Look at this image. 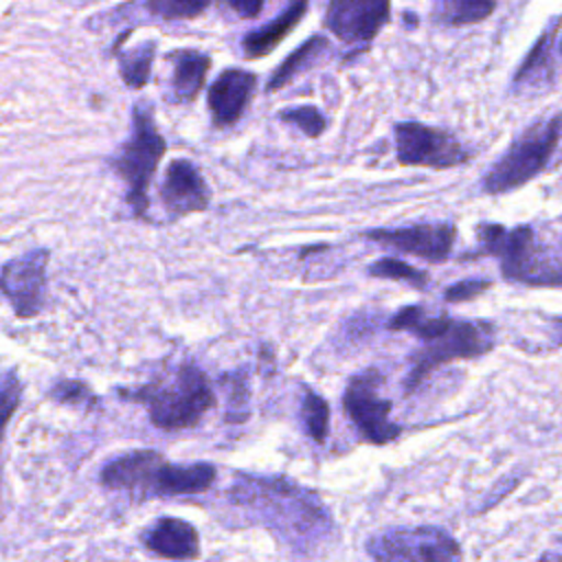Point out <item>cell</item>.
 Wrapping results in <instances>:
<instances>
[{
	"instance_id": "cell-26",
	"label": "cell",
	"mask_w": 562,
	"mask_h": 562,
	"mask_svg": "<svg viewBox=\"0 0 562 562\" xmlns=\"http://www.w3.org/2000/svg\"><path fill=\"white\" fill-rule=\"evenodd\" d=\"M279 119L292 123L294 127H299V130H301L305 136H310V138H318V136L325 132V127H327L325 116H323L321 110L314 108V105L285 108V110L279 112Z\"/></svg>"
},
{
	"instance_id": "cell-29",
	"label": "cell",
	"mask_w": 562,
	"mask_h": 562,
	"mask_svg": "<svg viewBox=\"0 0 562 562\" xmlns=\"http://www.w3.org/2000/svg\"><path fill=\"white\" fill-rule=\"evenodd\" d=\"M490 285H492L490 279H463V281H457L454 285L446 288V290H443V299H446L448 303L472 301V299H476L479 294H483Z\"/></svg>"
},
{
	"instance_id": "cell-10",
	"label": "cell",
	"mask_w": 562,
	"mask_h": 562,
	"mask_svg": "<svg viewBox=\"0 0 562 562\" xmlns=\"http://www.w3.org/2000/svg\"><path fill=\"white\" fill-rule=\"evenodd\" d=\"M48 257L46 248H33L9 259L0 270V292L20 318L35 316L44 305Z\"/></svg>"
},
{
	"instance_id": "cell-25",
	"label": "cell",
	"mask_w": 562,
	"mask_h": 562,
	"mask_svg": "<svg viewBox=\"0 0 562 562\" xmlns=\"http://www.w3.org/2000/svg\"><path fill=\"white\" fill-rule=\"evenodd\" d=\"M22 397V380L18 369H4L0 371V441L4 435V428L15 413Z\"/></svg>"
},
{
	"instance_id": "cell-33",
	"label": "cell",
	"mask_w": 562,
	"mask_h": 562,
	"mask_svg": "<svg viewBox=\"0 0 562 562\" xmlns=\"http://www.w3.org/2000/svg\"><path fill=\"white\" fill-rule=\"evenodd\" d=\"M560 53H562V37H560Z\"/></svg>"
},
{
	"instance_id": "cell-8",
	"label": "cell",
	"mask_w": 562,
	"mask_h": 562,
	"mask_svg": "<svg viewBox=\"0 0 562 562\" xmlns=\"http://www.w3.org/2000/svg\"><path fill=\"white\" fill-rule=\"evenodd\" d=\"M384 378L378 369L356 373L345 389L342 406L358 432L375 446H384L402 435V426L391 422L393 402L382 397L380 386Z\"/></svg>"
},
{
	"instance_id": "cell-11",
	"label": "cell",
	"mask_w": 562,
	"mask_h": 562,
	"mask_svg": "<svg viewBox=\"0 0 562 562\" xmlns=\"http://www.w3.org/2000/svg\"><path fill=\"white\" fill-rule=\"evenodd\" d=\"M362 237L386 248H395L419 259L441 263L452 252L457 226L452 222H422L400 228H371Z\"/></svg>"
},
{
	"instance_id": "cell-3",
	"label": "cell",
	"mask_w": 562,
	"mask_h": 562,
	"mask_svg": "<svg viewBox=\"0 0 562 562\" xmlns=\"http://www.w3.org/2000/svg\"><path fill=\"white\" fill-rule=\"evenodd\" d=\"M136 397L145 404L151 424L162 430L191 428L215 404L209 378L193 362H182L171 373L145 384Z\"/></svg>"
},
{
	"instance_id": "cell-27",
	"label": "cell",
	"mask_w": 562,
	"mask_h": 562,
	"mask_svg": "<svg viewBox=\"0 0 562 562\" xmlns=\"http://www.w3.org/2000/svg\"><path fill=\"white\" fill-rule=\"evenodd\" d=\"M209 7V2H198V0H151L145 4L147 11H151L154 15H160L165 20H184V18H195L200 15L204 9Z\"/></svg>"
},
{
	"instance_id": "cell-6",
	"label": "cell",
	"mask_w": 562,
	"mask_h": 562,
	"mask_svg": "<svg viewBox=\"0 0 562 562\" xmlns=\"http://www.w3.org/2000/svg\"><path fill=\"white\" fill-rule=\"evenodd\" d=\"M494 342L496 329L492 323L459 321L448 316L446 325L428 340H422V347L415 349V353L411 356V371L404 380V393H413L430 371L439 369L446 362L490 353Z\"/></svg>"
},
{
	"instance_id": "cell-17",
	"label": "cell",
	"mask_w": 562,
	"mask_h": 562,
	"mask_svg": "<svg viewBox=\"0 0 562 562\" xmlns=\"http://www.w3.org/2000/svg\"><path fill=\"white\" fill-rule=\"evenodd\" d=\"M171 64V97L178 103L193 101L211 68V57L195 48H178L167 55Z\"/></svg>"
},
{
	"instance_id": "cell-32",
	"label": "cell",
	"mask_w": 562,
	"mask_h": 562,
	"mask_svg": "<svg viewBox=\"0 0 562 562\" xmlns=\"http://www.w3.org/2000/svg\"><path fill=\"white\" fill-rule=\"evenodd\" d=\"M538 562H562V555L560 553H553V551H544Z\"/></svg>"
},
{
	"instance_id": "cell-9",
	"label": "cell",
	"mask_w": 562,
	"mask_h": 562,
	"mask_svg": "<svg viewBox=\"0 0 562 562\" xmlns=\"http://www.w3.org/2000/svg\"><path fill=\"white\" fill-rule=\"evenodd\" d=\"M395 154L400 165L452 169L470 160L468 149L446 130L419 121H400L393 127Z\"/></svg>"
},
{
	"instance_id": "cell-23",
	"label": "cell",
	"mask_w": 562,
	"mask_h": 562,
	"mask_svg": "<svg viewBox=\"0 0 562 562\" xmlns=\"http://www.w3.org/2000/svg\"><path fill=\"white\" fill-rule=\"evenodd\" d=\"M299 415L310 439L316 443H325L329 435V404L310 386H305L301 393Z\"/></svg>"
},
{
	"instance_id": "cell-7",
	"label": "cell",
	"mask_w": 562,
	"mask_h": 562,
	"mask_svg": "<svg viewBox=\"0 0 562 562\" xmlns=\"http://www.w3.org/2000/svg\"><path fill=\"white\" fill-rule=\"evenodd\" d=\"M375 562H461V544L441 527H395L375 533L364 544Z\"/></svg>"
},
{
	"instance_id": "cell-4",
	"label": "cell",
	"mask_w": 562,
	"mask_h": 562,
	"mask_svg": "<svg viewBox=\"0 0 562 562\" xmlns=\"http://www.w3.org/2000/svg\"><path fill=\"white\" fill-rule=\"evenodd\" d=\"M562 143V112L533 121L485 171L481 189L490 195L509 193L549 169Z\"/></svg>"
},
{
	"instance_id": "cell-5",
	"label": "cell",
	"mask_w": 562,
	"mask_h": 562,
	"mask_svg": "<svg viewBox=\"0 0 562 562\" xmlns=\"http://www.w3.org/2000/svg\"><path fill=\"white\" fill-rule=\"evenodd\" d=\"M165 149L167 143L158 132L151 112L145 108V103H136L132 110V132L127 140L116 149V154H112L110 165L127 184L125 202L138 217L147 213V189L160 158L165 156Z\"/></svg>"
},
{
	"instance_id": "cell-12",
	"label": "cell",
	"mask_w": 562,
	"mask_h": 562,
	"mask_svg": "<svg viewBox=\"0 0 562 562\" xmlns=\"http://www.w3.org/2000/svg\"><path fill=\"white\" fill-rule=\"evenodd\" d=\"M389 2H329L323 24L347 44H367L389 22Z\"/></svg>"
},
{
	"instance_id": "cell-13",
	"label": "cell",
	"mask_w": 562,
	"mask_h": 562,
	"mask_svg": "<svg viewBox=\"0 0 562 562\" xmlns=\"http://www.w3.org/2000/svg\"><path fill=\"white\" fill-rule=\"evenodd\" d=\"M160 200L171 217H182L204 211L211 202V191L193 162L187 158H176L165 171Z\"/></svg>"
},
{
	"instance_id": "cell-14",
	"label": "cell",
	"mask_w": 562,
	"mask_h": 562,
	"mask_svg": "<svg viewBox=\"0 0 562 562\" xmlns=\"http://www.w3.org/2000/svg\"><path fill=\"white\" fill-rule=\"evenodd\" d=\"M257 86V77L244 68H226L211 83L206 103L217 127H228L239 121L244 114L252 92Z\"/></svg>"
},
{
	"instance_id": "cell-16",
	"label": "cell",
	"mask_w": 562,
	"mask_h": 562,
	"mask_svg": "<svg viewBox=\"0 0 562 562\" xmlns=\"http://www.w3.org/2000/svg\"><path fill=\"white\" fill-rule=\"evenodd\" d=\"M149 551L169 560H195L200 555V536L195 527L182 518L165 516L145 533Z\"/></svg>"
},
{
	"instance_id": "cell-21",
	"label": "cell",
	"mask_w": 562,
	"mask_h": 562,
	"mask_svg": "<svg viewBox=\"0 0 562 562\" xmlns=\"http://www.w3.org/2000/svg\"><path fill=\"white\" fill-rule=\"evenodd\" d=\"M154 50H156V42L147 40V42H143L134 48H123V50L116 53L121 79L130 88H143L149 81Z\"/></svg>"
},
{
	"instance_id": "cell-22",
	"label": "cell",
	"mask_w": 562,
	"mask_h": 562,
	"mask_svg": "<svg viewBox=\"0 0 562 562\" xmlns=\"http://www.w3.org/2000/svg\"><path fill=\"white\" fill-rule=\"evenodd\" d=\"M494 9L487 0H446L435 7V18L446 26H465L485 20Z\"/></svg>"
},
{
	"instance_id": "cell-19",
	"label": "cell",
	"mask_w": 562,
	"mask_h": 562,
	"mask_svg": "<svg viewBox=\"0 0 562 562\" xmlns=\"http://www.w3.org/2000/svg\"><path fill=\"white\" fill-rule=\"evenodd\" d=\"M560 20L551 22V26L538 37V42L527 53L525 61L514 75V88L516 90H536L538 86H547L553 79V59H551V46L558 33Z\"/></svg>"
},
{
	"instance_id": "cell-31",
	"label": "cell",
	"mask_w": 562,
	"mask_h": 562,
	"mask_svg": "<svg viewBox=\"0 0 562 562\" xmlns=\"http://www.w3.org/2000/svg\"><path fill=\"white\" fill-rule=\"evenodd\" d=\"M549 325H551L553 342L562 347V316H553V318H549Z\"/></svg>"
},
{
	"instance_id": "cell-2",
	"label": "cell",
	"mask_w": 562,
	"mask_h": 562,
	"mask_svg": "<svg viewBox=\"0 0 562 562\" xmlns=\"http://www.w3.org/2000/svg\"><path fill=\"white\" fill-rule=\"evenodd\" d=\"M479 255L496 257L501 274L507 281L533 288H562L560 255L538 239L527 224L507 228L503 224H479Z\"/></svg>"
},
{
	"instance_id": "cell-1",
	"label": "cell",
	"mask_w": 562,
	"mask_h": 562,
	"mask_svg": "<svg viewBox=\"0 0 562 562\" xmlns=\"http://www.w3.org/2000/svg\"><path fill=\"white\" fill-rule=\"evenodd\" d=\"M228 496L296 551L316 549L334 533V518L321 496L288 476L237 474Z\"/></svg>"
},
{
	"instance_id": "cell-30",
	"label": "cell",
	"mask_w": 562,
	"mask_h": 562,
	"mask_svg": "<svg viewBox=\"0 0 562 562\" xmlns=\"http://www.w3.org/2000/svg\"><path fill=\"white\" fill-rule=\"evenodd\" d=\"M228 7L233 9V11H237V13H241L244 18H255L261 9H263V2H228Z\"/></svg>"
},
{
	"instance_id": "cell-28",
	"label": "cell",
	"mask_w": 562,
	"mask_h": 562,
	"mask_svg": "<svg viewBox=\"0 0 562 562\" xmlns=\"http://www.w3.org/2000/svg\"><path fill=\"white\" fill-rule=\"evenodd\" d=\"M50 395L59 402H70V404H83V406H92L97 400L92 395V391L79 382V380H59L53 389Z\"/></svg>"
},
{
	"instance_id": "cell-24",
	"label": "cell",
	"mask_w": 562,
	"mask_h": 562,
	"mask_svg": "<svg viewBox=\"0 0 562 562\" xmlns=\"http://www.w3.org/2000/svg\"><path fill=\"white\" fill-rule=\"evenodd\" d=\"M369 277L375 279H395V281H406L408 285L417 288V290H426L428 288V274L402 259L395 257H382L378 261H373L367 268Z\"/></svg>"
},
{
	"instance_id": "cell-34",
	"label": "cell",
	"mask_w": 562,
	"mask_h": 562,
	"mask_svg": "<svg viewBox=\"0 0 562 562\" xmlns=\"http://www.w3.org/2000/svg\"><path fill=\"white\" fill-rule=\"evenodd\" d=\"M560 542H562V536H560Z\"/></svg>"
},
{
	"instance_id": "cell-15",
	"label": "cell",
	"mask_w": 562,
	"mask_h": 562,
	"mask_svg": "<svg viewBox=\"0 0 562 562\" xmlns=\"http://www.w3.org/2000/svg\"><path fill=\"white\" fill-rule=\"evenodd\" d=\"M217 470L211 463H167L160 459L156 465L147 496H187L202 494L215 483Z\"/></svg>"
},
{
	"instance_id": "cell-18",
	"label": "cell",
	"mask_w": 562,
	"mask_h": 562,
	"mask_svg": "<svg viewBox=\"0 0 562 562\" xmlns=\"http://www.w3.org/2000/svg\"><path fill=\"white\" fill-rule=\"evenodd\" d=\"M307 11V2H294L288 4L277 18H272L270 22H266L263 26L246 33V37L241 40V48L244 55L248 59H257V57H266L272 48H277L285 35L290 31L296 29V24L301 22V18Z\"/></svg>"
},
{
	"instance_id": "cell-20",
	"label": "cell",
	"mask_w": 562,
	"mask_h": 562,
	"mask_svg": "<svg viewBox=\"0 0 562 562\" xmlns=\"http://www.w3.org/2000/svg\"><path fill=\"white\" fill-rule=\"evenodd\" d=\"M327 37L323 35H312L307 42H303L299 48H294L274 70V75L270 77L266 90L268 92H277L281 90L285 83H290L299 72H303L305 68H310L325 50H327Z\"/></svg>"
}]
</instances>
